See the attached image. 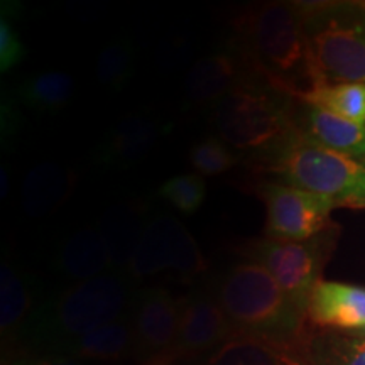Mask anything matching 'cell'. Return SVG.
I'll return each instance as SVG.
<instances>
[{
  "label": "cell",
  "mask_w": 365,
  "mask_h": 365,
  "mask_svg": "<svg viewBox=\"0 0 365 365\" xmlns=\"http://www.w3.org/2000/svg\"><path fill=\"white\" fill-rule=\"evenodd\" d=\"M314 365H365V339L362 336H325L312 345Z\"/></svg>",
  "instance_id": "d4e9b609"
},
{
  "label": "cell",
  "mask_w": 365,
  "mask_h": 365,
  "mask_svg": "<svg viewBox=\"0 0 365 365\" xmlns=\"http://www.w3.org/2000/svg\"><path fill=\"white\" fill-rule=\"evenodd\" d=\"M259 195L266 205V235L271 239L307 242L330 227L335 205L325 196L274 181L262 182Z\"/></svg>",
  "instance_id": "ba28073f"
},
{
  "label": "cell",
  "mask_w": 365,
  "mask_h": 365,
  "mask_svg": "<svg viewBox=\"0 0 365 365\" xmlns=\"http://www.w3.org/2000/svg\"><path fill=\"white\" fill-rule=\"evenodd\" d=\"M33 365H81L75 360H68V359H46V360H39Z\"/></svg>",
  "instance_id": "f546056e"
},
{
  "label": "cell",
  "mask_w": 365,
  "mask_h": 365,
  "mask_svg": "<svg viewBox=\"0 0 365 365\" xmlns=\"http://www.w3.org/2000/svg\"><path fill=\"white\" fill-rule=\"evenodd\" d=\"M239 158L220 137H207L190 150V163L202 176H217L234 168Z\"/></svg>",
  "instance_id": "4316f807"
},
{
  "label": "cell",
  "mask_w": 365,
  "mask_h": 365,
  "mask_svg": "<svg viewBox=\"0 0 365 365\" xmlns=\"http://www.w3.org/2000/svg\"><path fill=\"white\" fill-rule=\"evenodd\" d=\"M24 48L11 22L2 16L0 21V70L7 71L21 63Z\"/></svg>",
  "instance_id": "83f0119b"
},
{
  "label": "cell",
  "mask_w": 365,
  "mask_h": 365,
  "mask_svg": "<svg viewBox=\"0 0 365 365\" xmlns=\"http://www.w3.org/2000/svg\"><path fill=\"white\" fill-rule=\"evenodd\" d=\"M299 102L308 107H318L323 110L352 120L355 124H365V85L364 83H339L318 85L298 97Z\"/></svg>",
  "instance_id": "d6986e66"
},
{
  "label": "cell",
  "mask_w": 365,
  "mask_h": 365,
  "mask_svg": "<svg viewBox=\"0 0 365 365\" xmlns=\"http://www.w3.org/2000/svg\"><path fill=\"white\" fill-rule=\"evenodd\" d=\"M132 323L134 349L144 365H175L178 362L180 301L161 287L144 291Z\"/></svg>",
  "instance_id": "30bf717a"
},
{
  "label": "cell",
  "mask_w": 365,
  "mask_h": 365,
  "mask_svg": "<svg viewBox=\"0 0 365 365\" xmlns=\"http://www.w3.org/2000/svg\"><path fill=\"white\" fill-rule=\"evenodd\" d=\"M307 313L318 327L357 331L365 327V287L318 281L309 294Z\"/></svg>",
  "instance_id": "7c38bea8"
},
{
  "label": "cell",
  "mask_w": 365,
  "mask_h": 365,
  "mask_svg": "<svg viewBox=\"0 0 365 365\" xmlns=\"http://www.w3.org/2000/svg\"><path fill=\"white\" fill-rule=\"evenodd\" d=\"M235 29L245 59L267 86L294 98L313 88L307 27L298 4H261L242 14Z\"/></svg>",
  "instance_id": "6da1fadb"
},
{
  "label": "cell",
  "mask_w": 365,
  "mask_h": 365,
  "mask_svg": "<svg viewBox=\"0 0 365 365\" xmlns=\"http://www.w3.org/2000/svg\"><path fill=\"white\" fill-rule=\"evenodd\" d=\"M354 335L355 336H362V339H365V327L360 328V330H357V331H354Z\"/></svg>",
  "instance_id": "4dcf8cb0"
},
{
  "label": "cell",
  "mask_w": 365,
  "mask_h": 365,
  "mask_svg": "<svg viewBox=\"0 0 365 365\" xmlns=\"http://www.w3.org/2000/svg\"><path fill=\"white\" fill-rule=\"evenodd\" d=\"M110 264V250L102 234L93 228H85L71 235L63 244L58 255V266L61 272L78 282L105 274Z\"/></svg>",
  "instance_id": "2e32d148"
},
{
  "label": "cell",
  "mask_w": 365,
  "mask_h": 365,
  "mask_svg": "<svg viewBox=\"0 0 365 365\" xmlns=\"http://www.w3.org/2000/svg\"><path fill=\"white\" fill-rule=\"evenodd\" d=\"M304 134L328 149L365 158V125L355 124L323 108H308Z\"/></svg>",
  "instance_id": "e0dca14e"
},
{
  "label": "cell",
  "mask_w": 365,
  "mask_h": 365,
  "mask_svg": "<svg viewBox=\"0 0 365 365\" xmlns=\"http://www.w3.org/2000/svg\"><path fill=\"white\" fill-rule=\"evenodd\" d=\"M215 298L237 335L257 336L274 345H294L303 312L287 298L267 269L237 264L220 279Z\"/></svg>",
  "instance_id": "7a4b0ae2"
},
{
  "label": "cell",
  "mask_w": 365,
  "mask_h": 365,
  "mask_svg": "<svg viewBox=\"0 0 365 365\" xmlns=\"http://www.w3.org/2000/svg\"><path fill=\"white\" fill-rule=\"evenodd\" d=\"M135 53L130 39L118 38L100 51L97 59V80L105 88H122L132 76Z\"/></svg>",
  "instance_id": "603a6c76"
},
{
  "label": "cell",
  "mask_w": 365,
  "mask_h": 365,
  "mask_svg": "<svg viewBox=\"0 0 365 365\" xmlns=\"http://www.w3.org/2000/svg\"><path fill=\"white\" fill-rule=\"evenodd\" d=\"M31 296L21 274L9 262L0 267V327L6 333L22 322L29 312Z\"/></svg>",
  "instance_id": "cb8c5ba5"
},
{
  "label": "cell",
  "mask_w": 365,
  "mask_h": 365,
  "mask_svg": "<svg viewBox=\"0 0 365 365\" xmlns=\"http://www.w3.org/2000/svg\"><path fill=\"white\" fill-rule=\"evenodd\" d=\"M267 171L335 207L365 208V158L328 149L298 129L271 153Z\"/></svg>",
  "instance_id": "3957f363"
},
{
  "label": "cell",
  "mask_w": 365,
  "mask_h": 365,
  "mask_svg": "<svg viewBox=\"0 0 365 365\" xmlns=\"http://www.w3.org/2000/svg\"><path fill=\"white\" fill-rule=\"evenodd\" d=\"M159 195L170 202L185 215H193L207 198V182L198 173L193 175H178L164 181L159 188Z\"/></svg>",
  "instance_id": "484cf974"
},
{
  "label": "cell",
  "mask_w": 365,
  "mask_h": 365,
  "mask_svg": "<svg viewBox=\"0 0 365 365\" xmlns=\"http://www.w3.org/2000/svg\"><path fill=\"white\" fill-rule=\"evenodd\" d=\"M144 225L139 223L132 210L117 208L103 217V223L100 225L98 232L110 250L112 264H130L132 254L143 234Z\"/></svg>",
  "instance_id": "7402d4cb"
},
{
  "label": "cell",
  "mask_w": 365,
  "mask_h": 365,
  "mask_svg": "<svg viewBox=\"0 0 365 365\" xmlns=\"http://www.w3.org/2000/svg\"><path fill=\"white\" fill-rule=\"evenodd\" d=\"M129 299L130 284L120 274L105 272L76 282L54 304V331L68 341L80 339L105 323L124 318Z\"/></svg>",
  "instance_id": "8992f818"
},
{
  "label": "cell",
  "mask_w": 365,
  "mask_h": 365,
  "mask_svg": "<svg viewBox=\"0 0 365 365\" xmlns=\"http://www.w3.org/2000/svg\"><path fill=\"white\" fill-rule=\"evenodd\" d=\"M161 127L149 115H129L117 124L102 144L100 159L108 164L139 163L156 148Z\"/></svg>",
  "instance_id": "9a60e30c"
},
{
  "label": "cell",
  "mask_w": 365,
  "mask_h": 365,
  "mask_svg": "<svg viewBox=\"0 0 365 365\" xmlns=\"http://www.w3.org/2000/svg\"><path fill=\"white\" fill-rule=\"evenodd\" d=\"M75 188V175L61 164L43 163L31 170L22 185V208L31 217H44L66 202Z\"/></svg>",
  "instance_id": "5bb4252c"
},
{
  "label": "cell",
  "mask_w": 365,
  "mask_h": 365,
  "mask_svg": "<svg viewBox=\"0 0 365 365\" xmlns=\"http://www.w3.org/2000/svg\"><path fill=\"white\" fill-rule=\"evenodd\" d=\"M360 4H362V7H364V9H365V2H360Z\"/></svg>",
  "instance_id": "1f68e13d"
},
{
  "label": "cell",
  "mask_w": 365,
  "mask_h": 365,
  "mask_svg": "<svg viewBox=\"0 0 365 365\" xmlns=\"http://www.w3.org/2000/svg\"><path fill=\"white\" fill-rule=\"evenodd\" d=\"M207 267V259L193 235L178 218L170 215L154 217L145 223L129 264L130 274L137 277L153 276L166 269L182 276H196Z\"/></svg>",
  "instance_id": "52a82bcc"
},
{
  "label": "cell",
  "mask_w": 365,
  "mask_h": 365,
  "mask_svg": "<svg viewBox=\"0 0 365 365\" xmlns=\"http://www.w3.org/2000/svg\"><path fill=\"white\" fill-rule=\"evenodd\" d=\"M70 345L71 352L81 359H122L134 349V323L127 317L118 318L95 328L80 339L71 340Z\"/></svg>",
  "instance_id": "ac0fdd59"
},
{
  "label": "cell",
  "mask_w": 365,
  "mask_h": 365,
  "mask_svg": "<svg viewBox=\"0 0 365 365\" xmlns=\"http://www.w3.org/2000/svg\"><path fill=\"white\" fill-rule=\"evenodd\" d=\"M239 61L228 53H215L196 61L185 80L186 100L193 105L220 102L239 85Z\"/></svg>",
  "instance_id": "4fadbf2b"
},
{
  "label": "cell",
  "mask_w": 365,
  "mask_h": 365,
  "mask_svg": "<svg viewBox=\"0 0 365 365\" xmlns=\"http://www.w3.org/2000/svg\"><path fill=\"white\" fill-rule=\"evenodd\" d=\"M75 80L63 71H46L31 76L22 83V102L36 110H59L75 95Z\"/></svg>",
  "instance_id": "44dd1931"
},
{
  "label": "cell",
  "mask_w": 365,
  "mask_h": 365,
  "mask_svg": "<svg viewBox=\"0 0 365 365\" xmlns=\"http://www.w3.org/2000/svg\"><path fill=\"white\" fill-rule=\"evenodd\" d=\"M313 240V239H312ZM312 240L294 242L264 237L242 250L250 262L267 269L287 298L307 313L308 299L319 281V247Z\"/></svg>",
  "instance_id": "9c48e42d"
},
{
  "label": "cell",
  "mask_w": 365,
  "mask_h": 365,
  "mask_svg": "<svg viewBox=\"0 0 365 365\" xmlns=\"http://www.w3.org/2000/svg\"><path fill=\"white\" fill-rule=\"evenodd\" d=\"M307 27L314 85H365L362 4H298Z\"/></svg>",
  "instance_id": "277c9868"
},
{
  "label": "cell",
  "mask_w": 365,
  "mask_h": 365,
  "mask_svg": "<svg viewBox=\"0 0 365 365\" xmlns=\"http://www.w3.org/2000/svg\"><path fill=\"white\" fill-rule=\"evenodd\" d=\"M281 354H282V360H284L286 365H314V362L309 359H304L303 355L296 352L294 345H286V346H279Z\"/></svg>",
  "instance_id": "f1b7e54d"
},
{
  "label": "cell",
  "mask_w": 365,
  "mask_h": 365,
  "mask_svg": "<svg viewBox=\"0 0 365 365\" xmlns=\"http://www.w3.org/2000/svg\"><path fill=\"white\" fill-rule=\"evenodd\" d=\"M205 365H286L279 345L249 335H234L210 354Z\"/></svg>",
  "instance_id": "ffe728a7"
},
{
  "label": "cell",
  "mask_w": 365,
  "mask_h": 365,
  "mask_svg": "<svg viewBox=\"0 0 365 365\" xmlns=\"http://www.w3.org/2000/svg\"><path fill=\"white\" fill-rule=\"evenodd\" d=\"M237 335L215 296L195 294L180 301L176 359L213 354Z\"/></svg>",
  "instance_id": "8fae6325"
},
{
  "label": "cell",
  "mask_w": 365,
  "mask_h": 365,
  "mask_svg": "<svg viewBox=\"0 0 365 365\" xmlns=\"http://www.w3.org/2000/svg\"><path fill=\"white\" fill-rule=\"evenodd\" d=\"M271 86L239 83L215 107V129L223 143L240 150L274 153L296 130L286 103Z\"/></svg>",
  "instance_id": "5b68a950"
}]
</instances>
